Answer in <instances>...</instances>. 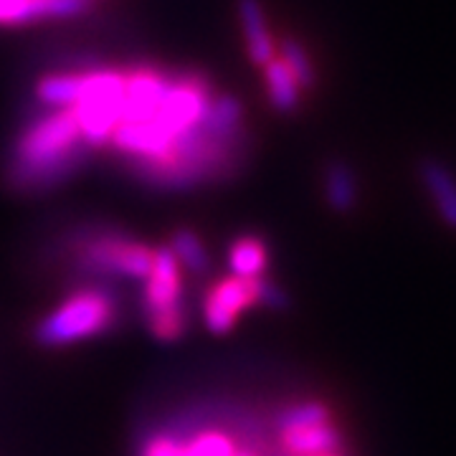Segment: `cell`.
<instances>
[{
    "mask_svg": "<svg viewBox=\"0 0 456 456\" xmlns=\"http://www.w3.org/2000/svg\"><path fill=\"white\" fill-rule=\"evenodd\" d=\"M117 322V299L110 287H84L69 294L56 310L36 327V340L61 347L97 338Z\"/></svg>",
    "mask_w": 456,
    "mask_h": 456,
    "instance_id": "cell-3",
    "label": "cell"
},
{
    "mask_svg": "<svg viewBox=\"0 0 456 456\" xmlns=\"http://www.w3.org/2000/svg\"><path fill=\"white\" fill-rule=\"evenodd\" d=\"M281 59H284V64L292 69V74L297 77V82H299L302 89L314 86L317 74H314V66H312L310 61V53L302 49L294 38H287V41L281 44Z\"/></svg>",
    "mask_w": 456,
    "mask_h": 456,
    "instance_id": "cell-19",
    "label": "cell"
},
{
    "mask_svg": "<svg viewBox=\"0 0 456 456\" xmlns=\"http://www.w3.org/2000/svg\"><path fill=\"white\" fill-rule=\"evenodd\" d=\"M269 251L259 236H241L231 244L228 264L236 277H261L266 269Z\"/></svg>",
    "mask_w": 456,
    "mask_h": 456,
    "instance_id": "cell-14",
    "label": "cell"
},
{
    "mask_svg": "<svg viewBox=\"0 0 456 456\" xmlns=\"http://www.w3.org/2000/svg\"><path fill=\"white\" fill-rule=\"evenodd\" d=\"M325 196L330 208L338 213H347L358 203V180L353 167L342 160L327 165L325 170Z\"/></svg>",
    "mask_w": 456,
    "mask_h": 456,
    "instance_id": "cell-13",
    "label": "cell"
},
{
    "mask_svg": "<svg viewBox=\"0 0 456 456\" xmlns=\"http://www.w3.org/2000/svg\"><path fill=\"white\" fill-rule=\"evenodd\" d=\"M173 254H175V259L183 261L191 272H196V274H203L206 269H208V254H206V246L200 244V239H198L193 231H188V228H180L173 233Z\"/></svg>",
    "mask_w": 456,
    "mask_h": 456,
    "instance_id": "cell-17",
    "label": "cell"
},
{
    "mask_svg": "<svg viewBox=\"0 0 456 456\" xmlns=\"http://www.w3.org/2000/svg\"><path fill=\"white\" fill-rule=\"evenodd\" d=\"M84 74H51L44 77L38 86H36V97L41 99L44 104L56 107V110H69L82 89Z\"/></svg>",
    "mask_w": 456,
    "mask_h": 456,
    "instance_id": "cell-15",
    "label": "cell"
},
{
    "mask_svg": "<svg viewBox=\"0 0 456 456\" xmlns=\"http://www.w3.org/2000/svg\"><path fill=\"white\" fill-rule=\"evenodd\" d=\"M320 456H340L338 452H332V454H320Z\"/></svg>",
    "mask_w": 456,
    "mask_h": 456,
    "instance_id": "cell-21",
    "label": "cell"
},
{
    "mask_svg": "<svg viewBox=\"0 0 456 456\" xmlns=\"http://www.w3.org/2000/svg\"><path fill=\"white\" fill-rule=\"evenodd\" d=\"M178 264L180 261L175 259L170 246H163L155 251L152 269L145 277L142 310H165V307H173V305L183 302V279H180Z\"/></svg>",
    "mask_w": 456,
    "mask_h": 456,
    "instance_id": "cell-7",
    "label": "cell"
},
{
    "mask_svg": "<svg viewBox=\"0 0 456 456\" xmlns=\"http://www.w3.org/2000/svg\"><path fill=\"white\" fill-rule=\"evenodd\" d=\"M426 193L434 200L444 224L456 231V178L439 160H424L419 167Z\"/></svg>",
    "mask_w": 456,
    "mask_h": 456,
    "instance_id": "cell-11",
    "label": "cell"
},
{
    "mask_svg": "<svg viewBox=\"0 0 456 456\" xmlns=\"http://www.w3.org/2000/svg\"><path fill=\"white\" fill-rule=\"evenodd\" d=\"M287 299L279 292L272 281H264L261 277H228L216 281L208 287L203 297V320L211 332L226 335L233 330L241 312L254 307V305H269V307H281Z\"/></svg>",
    "mask_w": 456,
    "mask_h": 456,
    "instance_id": "cell-5",
    "label": "cell"
},
{
    "mask_svg": "<svg viewBox=\"0 0 456 456\" xmlns=\"http://www.w3.org/2000/svg\"><path fill=\"white\" fill-rule=\"evenodd\" d=\"M233 456H259V452L251 449V446H244V449H236V454Z\"/></svg>",
    "mask_w": 456,
    "mask_h": 456,
    "instance_id": "cell-20",
    "label": "cell"
},
{
    "mask_svg": "<svg viewBox=\"0 0 456 456\" xmlns=\"http://www.w3.org/2000/svg\"><path fill=\"white\" fill-rule=\"evenodd\" d=\"M322 421H332V411H330L325 403H320V401L294 403V406L284 408L277 416L279 428H287V426L322 424Z\"/></svg>",
    "mask_w": 456,
    "mask_h": 456,
    "instance_id": "cell-18",
    "label": "cell"
},
{
    "mask_svg": "<svg viewBox=\"0 0 456 456\" xmlns=\"http://www.w3.org/2000/svg\"><path fill=\"white\" fill-rule=\"evenodd\" d=\"M279 441L287 456H320L342 449V434L332 421L279 428Z\"/></svg>",
    "mask_w": 456,
    "mask_h": 456,
    "instance_id": "cell-8",
    "label": "cell"
},
{
    "mask_svg": "<svg viewBox=\"0 0 456 456\" xmlns=\"http://www.w3.org/2000/svg\"><path fill=\"white\" fill-rule=\"evenodd\" d=\"M145 320L158 340L175 342L188 330V307H185V302H180V305L165 307V310L145 312Z\"/></svg>",
    "mask_w": 456,
    "mask_h": 456,
    "instance_id": "cell-16",
    "label": "cell"
},
{
    "mask_svg": "<svg viewBox=\"0 0 456 456\" xmlns=\"http://www.w3.org/2000/svg\"><path fill=\"white\" fill-rule=\"evenodd\" d=\"M71 110H56L31 122L16 140L8 160V183L23 193H41L69 180L86 158Z\"/></svg>",
    "mask_w": 456,
    "mask_h": 456,
    "instance_id": "cell-2",
    "label": "cell"
},
{
    "mask_svg": "<svg viewBox=\"0 0 456 456\" xmlns=\"http://www.w3.org/2000/svg\"><path fill=\"white\" fill-rule=\"evenodd\" d=\"M89 8V0H0V23H28L41 18H71Z\"/></svg>",
    "mask_w": 456,
    "mask_h": 456,
    "instance_id": "cell-9",
    "label": "cell"
},
{
    "mask_svg": "<svg viewBox=\"0 0 456 456\" xmlns=\"http://www.w3.org/2000/svg\"><path fill=\"white\" fill-rule=\"evenodd\" d=\"M77 259L84 269L97 274L145 279L152 269L155 251L125 233L94 231L77 244Z\"/></svg>",
    "mask_w": 456,
    "mask_h": 456,
    "instance_id": "cell-6",
    "label": "cell"
},
{
    "mask_svg": "<svg viewBox=\"0 0 456 456\" xmlns=\"http://www.w3.org/2000/svg\"><path fill=\"white\" fill-rule=\"evenodd\" d=\"M125 102V74L122 71H89L82 77L77 102L69 107L79 125L84 142L89 147L110 145L114 127Z\"/></svg>",
    "mask_w": 456,
    "mask_h": 456,
    "instance_id": "cell-4",
    "label": "cell"
},
{
    "mask_svg": "<svg viewBox=\"0 0 456 456\" xmlns=\"http://www.w3.org/2000/svg\"><path fill=\"white\" fill-rule=\"evenodd\" d=\"M239 18H241L246 51H248L251 61L266 66L277 56V44H274V38L269 33L266 16L261 11L259 0H239Z\"/></svg>",
    "mask_w": 456,
    "mask_h": 456,
    "instance_id": "cell-10",
    "label": "cell"
},
{
    "mask_svg": "<svg viewBox=\"0 0 456 456\" xmlns=\"http://www.w3.org/2000/svg\"><path fill=\"white\" fill-rule=\"evenodd\" d=\"M213 97L211 82L203 74H165L140 66L125 74V102L110 147L125 155L132 173L142 180L183 137L200 127Z\"/></svg>",
    "mask_w": 456,
    "mask_h": 456,
    "instance_id": "cell-1",
    "label": "cell"
},
{
    "mask_svg": "<svg viewBox=\"0 0 456 456\" xmlns=\"http://www.w3.org/2000/svg\"><path fill=\"white\" fill-rule=\"evenodd\" d=\"M264 82H266V94H269V102L274 104V110L284 114L297 110L302 86L292 74V69L284 64L281 56H274L269 64L264 66Z\"/></svg>",
    "mask_w": 456,
    "mask_h": 456,
    "instance_id": "cell-12",
    "label": "cell"
}]
</instances>
